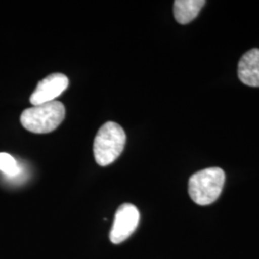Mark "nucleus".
Listing matches in <instances>:
<instances>
[{
    "label": "nucleus",
    "instance_id": "obj_1",
    "mask_svg": "<svg viewBox=\"0 0 259 259\" xmlns=\"http://www.w3.org/2000/svg\"><path fill=\"white\" fill-rule=\"evenodd\" d=\"M65 108L59 101L33 106L22 111L20 122L24 129L34 134H48L57 129L64 121Z\"/></svg>",
    "mask_w": 259,
    "mask_h": 259
},
{
    "label": "nucleus",
    "instance_id": "obj_2",
    "mask_svg": "<svg viewBox=\"0 0 259 259\" xmlns=\"http://www.w3.org/2000/svg\"><path fill=\"white\" fill-rule=\"evenodd\" d=\"M226 175L219 167H210L190 177L188 193L192 201L199 205L214 203L222 193Z\"/></svg>",
    "mask_w": 259,
    "mask_h": 259
},
{
    "label": "nucleus",
    "instance_id": "obj_3",
    "mask_svg": "<svg viewBox=\"0 0 259 259\" xmlns=\"http://www.w3.org/2000/svg\"><path fill=\"white\" fill-rule=\"evenodd\" d=\"M126 134L120 125L109 121L96 134L93 143L95 161L100 166L112 163L123 152L126 144Z\"/></svg>",
    "mask_w": 259,
    "mask_h": 259
},
{
    "label": "nucleus",
    "instance_id": "obj_4",
    "mask_svg": "<svg viewBox=\"0 0 259 259\" xmlns=\"http://www.w3.org/2000/svg\"><path fill=\"white\" fill-rule=\"evenodd\" d=\"M139 209L132 204H123L115 213L114 221L110 232V239L113 244H120L128 239L139 226Z\"/></svg>",
    "mask_w": 259,
    "mask_h": 259
},
{
    "label": "nucleus",
    "instance_id": "obj_5",
    "mask_svg": "<svg viewBox=\"0 0 259 259\" xmlns=\"http://www.w3.org/2000/svg\"><path fill=\"white\" fill-rule=\"evenodd\" d=\"M68 78L63 73L48 75L37 83L36 90L30 97L33 106L55 101L56 98L65 92L68 87Z\"/></svg>",
    "mask_w": 259,
    "mask_h": 259
},
{
    "label": "nucleus",
    "instance_id": "obj_6",
    "mask_svg": "<svg viewBox=\"0 0 259 259\" xmlns=\"http://www.w3.org/2000/svg\"><path fill=\"white\" fill-rule=\"evenodd\" d=\"M238 77L244 84L259 88V49H250L242 56L238 64Z\"/></svg>",
    "mask_w": 259,
    "mask_h": 259
},
{
    "label": "nucleus",
    "instance_id": "obj_7",
    "mask_svg": "<svg viewBox=\"0 0 259 259\" xmlns=\"http://www.w3.org/2000/svg\"><path fill=\"white\" fill-rule=\"evenodd\" d=\"M204 4V0H176L174 2V17L179 23L187 24L196 19Z\"/></svg>",
    "mask_w": 259,
    "mask_h": 259
},
{
    "label": "nucleus",
    "instance_id": "obj_8",
    "mask_svg": "<svg viewBox=\"0 0 259 259\" xmlns=\"http://www.w3.org/2000/svg\"><path fill=\"white\" fill-rule=\"evenodd\" d=\"M0 171L11 178L19 175L20 168L17 160L11 155L7 153H0Z\"/></svg>",
    "mask_w": 259,
    "mask_h": 259
}]
</instances>
